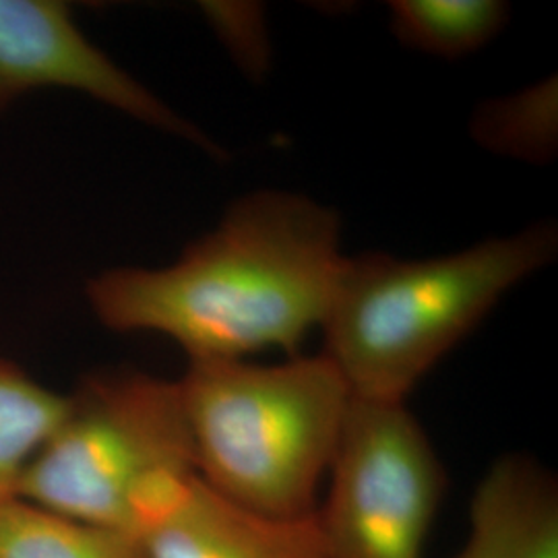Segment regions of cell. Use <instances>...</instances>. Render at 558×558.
I'll return each instance as SVG.
<instances>
[{
  "mask_svg": "<svg viewBox=\"0 0 558 558\" xmlns=\"http://www.w3.org/2000/svg\"><path fill=\"white\" fill-rule=\"evenodd\" d=\"M41 87L87 94L131 119L191 141L216 158L223 156L221 147L195 124L180 119L87 40L66 4L54 0H0V110Z\"/></svg>",
  "mask_w": 558,
  "mask_h": 558,
  "instance_id": "8992f818",
  "label": "cell"
},
{
  "mask_svg": "<svg viewBox=\"0 0 558 558\" xmlns=\"http://www.w3.org/2000/svg\"><path fill=\"white\" fill-rule=\"evenodd\" d=\"M135 539L143 558H327L315 513L265 515L223 497L199 474Z\"/></svg>",
  "mask_w": 558,
  "mask_h": 558,
  "instance_id": "52a82bcc",
  "label": "cell"
},
{
  "mask_svg": "<svg viewBox=\"0 0 558 558\" xmlns=\"http://www.w3.org/2000/svg\"><path fill=\"white\" fill-rule=\"evenodd\" d=\"M66 401L0 356V502L20 497L23 476L57 430Z\"/></svg>",
  "mask_w": 558,
  "mask_h": 558,
  "instance_id": "8fae6325",
  "label": "cell"
},
{
  "mask_svg": "<svg viewBox=\"0 0 558 558\" xmlns=\"http://www.w3.org/2000/svg\"><path fill=\"white\" fill-rule=\"evenodd\" d=\"M470 131L480 147L495 156L550 163L558 154L557 77L484 101L472 117Z\"/></svg>",
  "mask_w": 558,
  "mask_h": 558,
  "instance_id": "7c38bea8",
  "label": "cell"
},
{
  "mask_svg": "<svg viewBox=\"0 0 558 558\" xmlns=\"http://www.w3.org/2000/svg\"><path fill=\"white\" fill-rule=\"evenodd\" d=\"M557 253V226L544 221L430 259L343 255L320 325L323 354L354 398L405 401L507 292Z\"/></svg>",
  "mask_w": 558,
  "mask_h": 558,
  "instance_id": "7a4b0ae2",
  "label": "cell"
},
{
  "mask_svg": "<svg viewBox=\"0 0 558 558\" xmlns=\"http://www.w3.org/2000/svg\"><path fill=\"white\" fill-rule=\"evenodd\" d=\"M336 209L290 191L240 197L220 226L160 269L122 267L87 283L101 325L174 339L189 360L296 356L323 325L343 253Z\"/></svg>",
  "mask_w": 558,
  "mask_h": 558,
  "instance_id": "6da1fadb",
  "label": "cell"
},
{
  "mask_svg": "<svg viewBox=\"0 0 558 558\" xmlns=\"http://www.w3.org/2000/svg\"><path fill=\"white\" fill-rule=\"evenodd\" d=\"M325 480V557L422 558L447 478L405 401L352 396Z\"/></svg>",
  "mask_w": 558,
  "mask_h": 558,
  "instance_id": "5b68a950",
  "label": "cell"
},
{
  "mask_svg": "<svg viewBox=\"0 0 558 558\" xmlns=\"http://www.w3.org/2000/svg\"><path fill=\"white\" fill-rule=\"evenodd\" d=\"M391 29L403 46L437 59H461L495 40L509 21L499 0H393Z\"/></svg>",
  "mask_w": 558,
  "mask_h": 558,
  "instance_id": "30bf717a",
  "label": "cell"
},
{
  "mask_svg": "<svg viewBox=\"0 0 558 558\" xmlns=\"http://www.w3.org/2000/svg\"><path fill=\"white\" fill-rule=\"evenodd\" d=\"M216 36L236 60L240 71L259 80L269 71L271 48L265 11L253 2H203Z\"/></svg>",
  "mask_w": 558,
  "mask_h": 558,
  "instance_id": "4fadbf2b",
  "label": "cell"
},
{
  "mask_svg": "<svg viewBox=\"0 0 558 558\" xmlns=\"http://www.w3.org/2000/svg\"><path fill=\"white\" fill-rule=\"evenodd\" d=\"M66 398L57 430L23 476L20 499L131 536V502L141 488L166 472L195 470L179 380L101 373Z\"/></svg>",
  "mask_w": 558,
  "mask_h": 558,
  "instance_id": "277c9868",
  "label": "cell"
},
{
  "mask_svg": "<svg viewBox=\"0 0 558 558\" xmlns=\"http://www.w3.org/2000/svg\"><path fill=\"white\" fill-rule=\"evenodd\" d=\"M453 558H558V493L534 459L500 458L470 502V532Z\"/></svg>",
  "mask_w": 558,
  "mask_h": 558,
  "instance_id": "ba28073f",
  "label": "cell"
},
{
  "mask_svg": "<svg viewBox=\"0 0 558 558\" xmlns=\"http://www.w3.org/2000/svg\"><path fill=\"white\" fill-rule=\"evenodd\" d=\"M179 389L205 484L274 518L317 511L352 401L331 360H189Z\"/></svg>",
  "mask_w": 558,
  "mask_h": 558,
  "instance_id": "3957f363",
  "label": "cell"
},
{
  "mask_svg": "<svg viewBox=\"0 0 558 558\" xmlns=\"http://www.w3.org/2000/svg\"><path fill=\"white\" fill-rule=\"evenodd\" d=\"M0 558H143L137 539L29 500L0 502Z\"/></svg>",
  "mask_w": 558,
  "mask_h": 558,
  "instance_id": "9c48e42d",
  "label": "cell"
}]
</instances>
